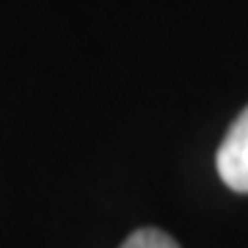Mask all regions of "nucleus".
<instances>
[{"instance_id":"obj_2","label":"nucleus","mask_w":248,"mask_h":248,"mask_svg":"<svg viewBox=\"0 0 248 248\" xmlns=\"http://www.w3.org/2000/svg\"><path fill=\"white\" fill-rule=\"evenodd\" d=\"M119 248H179V243L160 229H138L124 240Z\"/></svg>"},{"instance_id":"obj_1","label":"nucleus","mask_w":248,"mask_h":248,"mask_svg":"<svg viewBox=\"0 0 248 248\" xmlns=\"http://www.w3.org/2000/svg\"><path fill=\"white\" fill-rule=\"evenodd\" d=\"M215 166H218V174L226 182V187L237 190V193H248V108L229 127V133L218 149Z\"/></svg>"}]
</instances>
